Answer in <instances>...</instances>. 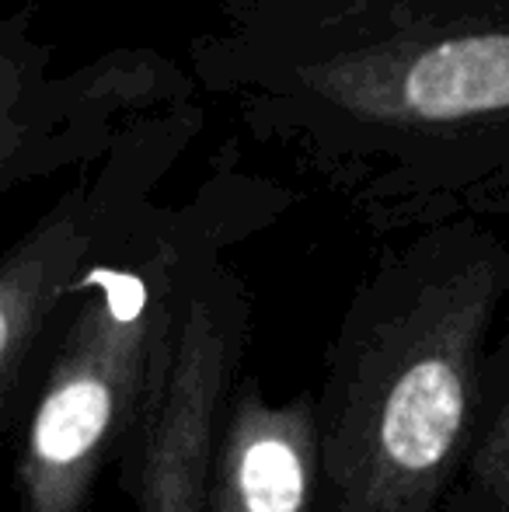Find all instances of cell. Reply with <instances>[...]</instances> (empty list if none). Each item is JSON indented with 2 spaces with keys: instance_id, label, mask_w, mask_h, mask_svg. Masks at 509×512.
I'll list each match as a JSON object with an SVG mask.
<instances>
[{
  "instance_id": "5",
  "label": "cell",
  "mask_w": 509,
  "mask_h": 512,
  "mask_svg": "<svg viewBox=\"0 0 509 512\" xmlns=\"http://www.w3.org/2000/svg\"><path fill=\"white\" fill-rule=\"evenodd\" d=\"M129 171L105 175L88 192L53 206L0 262V425L14 439L42 377L49 342L74 283L143 213Z\"/></svg>"
},
{
  "instance_id": "2",
  "label": "cell",
  "mask_w": 509,
  "mask_h": 512,
  "mask_svg": "<svg viewBox=\"0 0 509 512\" xmlns=\"http://www.w3.org/2000/svg\"><path fill=\"white\" fill-rule=\"evenodd\" d=\"M509 307L492 220L415 230L356 286L318 391L321 512H443L478 436Z\"/></svg>"
},
{
  "instance_id": "7",
  "label": "cell",
  "mask_w": 509,
  "mask_h": 512,
  "mask_svg": "<svg viewBox=\"0 0 509 512\" xmlns=\"http://www.w3.org/2000/svg\"><path fill=\"white\" fill-rule=\"evenodd\" d=\"M443 512H509V307L485 377L475 446L461 485Z\"/></svg>"
},
{
  "instance_id": "4",
  "label": "cell",
  "mask_w": 509,
  "mask_h": 512,
  "mask_svg": "<svg viewBox=\"0 0 509 512\" xmlns=\"http://www.w3.org/2000/svg\"><path fill=\"white\" fill-rule=\"evenodd\" d=\"M248 345L252 290L220 255L185 300L154 401L116 467L133 512H206L220 422Z\"/></svg>"
},
{
  "instance_id": "3",
  "label": "cell",
  "mask_w": 509,
  "mask_h": 512,
  "mask_svg": "<svg viewBox=\"0 0 509 512\" xmlns=\"http://www.w3.org/2000/svg\"><path fill=\"white\" fill-rule=\"evenodd\" d=\"M231 241L220 213L143 209L77 279L14 432L21 512H88L154 401L199 272Z\"/></svg>"
},
{
  "instance_id": "6",
  "label": "cell",
  "mask_w": 509,
  "mask_h": 512,
  "mask_svg": "<svg viewBox=\"0 0 509 512\" xmlns=\"http://www.w3.org/2000/svg\"><path fill=\"white\" fill-rule=\"evenodd\" d=\"M206 512H321L318 391L276 398L241 373L213 450Z\"/></svg>"
},
{
  "instance_id": "1",
  "label": "cell",
  "mask_w": 509,
  "mask_h": 512,
  "mask_svg": "<svg viewBox=\"0 0 509 512\" xmlns=\"http://www.w3.org/2000/svg\"><path fill=\"white\" fill-rule=\"evenodd\" d=\"M210 91L377 227L509 223V0H220Z\"/></svg>"
}]
</instances>
